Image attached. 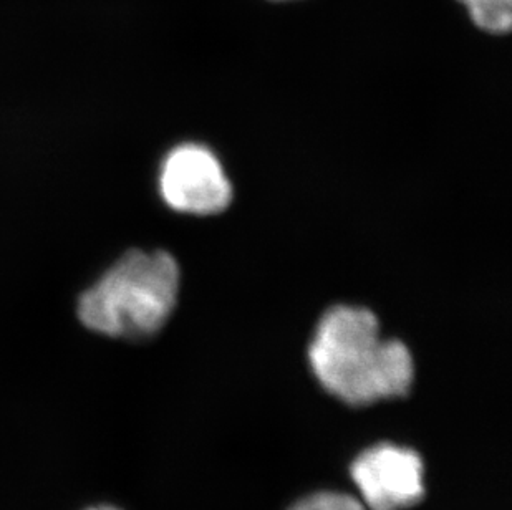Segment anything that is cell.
<instances>
[{"label":"cell","mask_w":512,"mask_h":510,"mask_svg":"<svg viewBox=\"0 0 512 510\" xmlns=\"http://www.w3.org/2000/svg\"><path fill=\"white\" fill-rule=\"evenodd\" d=\"M309 363L322 388L350 406L401 398L415 380L410 348L383 338L377 315L353 305H335L322 315Z\"/></svg>","instance_id":"obj_1"},{"label":"cell","mask_w":512,"mask_h":510,"mask_svg":"<svg viewBox=\"0 0 512 510\" xmlns=\"http://www.w3.org/2000/svg\"><path fill=\"white\" fill-rule=\"evenodd\" d=\"M181 267L170 252L133 249L78 297L80 322L105 337L148 340L178 307Z\"/></svg>","instance_id":"obj_2"},{"label":"cell","mask_w":512,"mask_h":510,"mask_svg":"<svg viewBox=\"0 0 512 510\" xmlns=\"http://www.w3.org/2000/svg\"><path fill=\"white\" fill-rule=\"evenodd\" d=\"M158 191L171 211L188 216H218L234 201L221 159L201 143H181L168 151L158 171Z\"/></svg>","instance_id":"obj_3"},{"label":"cell","mask_w":512,"mask_h":510,"mask_svg":"<svg viewBox=\"0 0 512 510\" xmlns=\"http://www.w3.org/2000/svg\"><path fill=\"white\" fill-rule=\"evenodd\" d=\"M352 479L367 510H408L425 496V467L411 449L377 444L352 464Z\"/></svg>","instance_id":"obj_4"},{"label":"cell","mask_w":512,"mask_h":510,"mask_svg":"<svg viewBox=\"0 0 512 510\" xmlns=\"http://www.w3.org/2000/svg\"><path fill=\"white\" fill-rule=\"evenodd\" d=\"M466 5L478 29L491 35L508 34L512 25V0H459Z\"/></svg>","instance_id":"obj_5"},{"label":"cell","mask_w":512,"mask_h":510,"mask_svg":"<svg viewBox=\"0 0 512 510\" xmlns=\"http://www.w3.org/2000/svg\"><path fill=\"white\" fill-rule=\"evenodd\" d=\"M289 510H367V507L350 494L327 491L304 497Z\"/></svg>","instance_id":"obj_6"},{"label":"cell","mask_w":512,"mask_h":510,"mask_svg":"<svg viewBox=\"0 0 512 510\" xmlns=\"http://www.w3.org/2000/svg\"><path fill=\"white\" fill-rule=\"evenodd\" d=\"M88 510H121V509H118V507H113V506H97V507H92V509H88Z\"/></svg>","instance_id":"obj_7"}]
</instances>
